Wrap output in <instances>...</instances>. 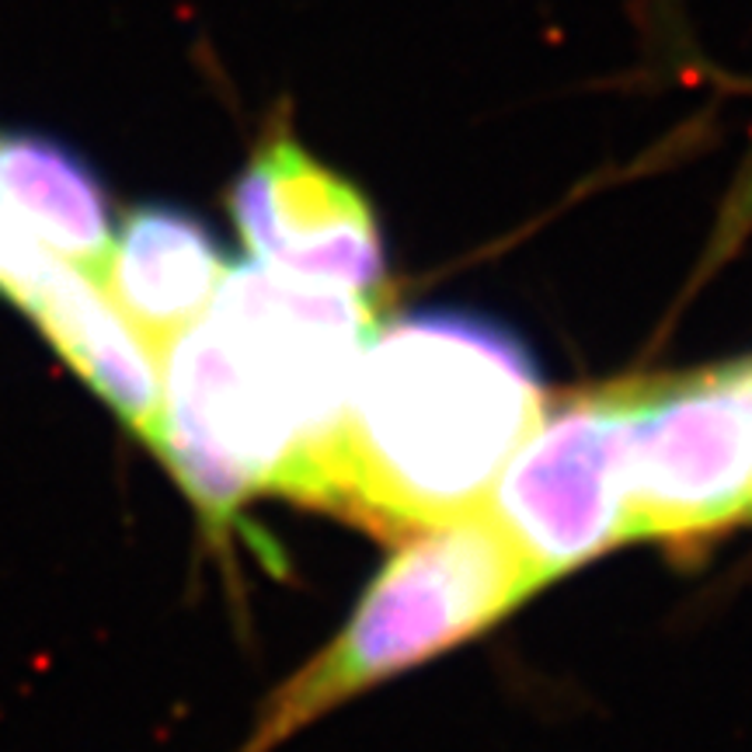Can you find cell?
<instances>
[{
  "label": "cell",
  "mask_w": 752,
  "mask_h": 752,
  "mask_svg": "<svg viewBox=\"0 0 752 752\" xmlns=\"http://www.w3.org/2000/svg\"><path fill=\"white\" fill-rule=\"evenodd\" d=\"M373 331L367 293L227 269L217 297L168 345L153 453L210 530L254 495L321 502L359 352Z\"/></svg>",
  "instance_id": "6da1fadb"
},
{
  "label": "cell",
  "mask_w": 752,
  "mask_h": 752,
  "mask_svg": "<svg viewBox=\"0 0 752 752\" xmlns=\"http://www.w3.org/2000/svg\"><path fill=\"white\" fill-rule=\"evenodd\" d=\"M540 411L520 334L467 310L401 314L359 352L318 505L398 537L471 515Z\"/></svg>",
  "instance_id": "7a4b0ae2"
},
{
  "label": "cell",
  "mask_w": 752,
  "mask_h": 752,
  "mask_svg": "<svg viewBox=\"0 0 752 752\" xmlns=\"http://www.w3.org/2000/svg\"><path fill=\"white\" fill-rule=\"evenodd\" d=\"M537 589L484 509L411 533L334 641L272 693L244 752H269L359 690L488 631Z\"/></svg>",
  "instance_id": "3957f363"
},
{
  "label": "cell",
  "mask_w": 752,
  "mask_h": 752,
  "mask_svg": "<svg viewBox=\"0 0 752 752\" xmlns=\"http://www.w3.org/2000/svg\"><path fill=\"white\" fill-rule=\"evenodd\" d=\"M752 520V359L631 380L628 540L693 543Z\"/></svg>",
  "instance_id": "277c9868"
},
{
  "label": "cell",
  "mask_w": 752,
  "mask_h": 752,
  "mask_svg": "<svg viewBox=\"0 0 752 752\" xmlns=\"http://www.w3.org/2000/svg\"><path fill=\"white\" fill-rule=\"evenodd\" d=\"M631 380L558 404L491 488L495 520L540 589L628 540Z\"/></svg>",
  "instance_id": "5b68a950"
},
{
  "label": "cell",
  "mask_w": 752,
  "mask_h": 752,
  "mask_svg": "<svg viewBox=\"0 0 752 752\" xmlns=\"http://www.w3.org/2000/svg\"><path fill=\"white\" fill-rule=\"evenodd\" d=\"M227 205L251 258L279 275L355 293H370L387 275L370 199L314 158L282 116L233 178Z\"/></svg>",
  "instance_id": "8992f818"
},
{
  "label": "cell",
  "mask_w": 752,
  "mask_h": 752,
  "mask_svg": "<svg viewBox=\"0 0 752 752\" xmlns=\"http://www.w3.org/2000/svg\"><path fill=\"white\" fill-rule=\"evenodd\" d=\"M223 275L227 254L210 223L181 205L147 202L116 227L94 279L161 359L178 334L202 318Z\"/></svg>",
  "instance_id": "52a82bcc"
},
{
  "label": "cell",
  "mask_w": 752,
  "mask_h": 752,
  "mask_svg": "<svg viewBox=\"0 0 752 752\" xmlns=\"http://www.w3.org/2000/svg\"><path fill=\"white\" fill-rule=\"evenodd\" d=\"M24 314L36 321L67 367L116 411V419L153 447L161 422L158 355L119 314L98 279L60 262Z\"/></svg>",
  "instance_id": "ba28073f"
},
{
  "label": "cell",
  "mask_w": 752,
  "mask_h": 752,
  "mask_svg": "<svg viewBox=\"0 0 752 752\" xmlns=\"http://www.w3.org/2000/svg\"><path fill=\"white\" fill-rule=\"evenodd\" d=\"M0 202L46 251L98 275L119 223L106 181L73 147L36 129H0Z\"/></svg>",
  "instance_id": "9c48e42d"
}]
</instances>
